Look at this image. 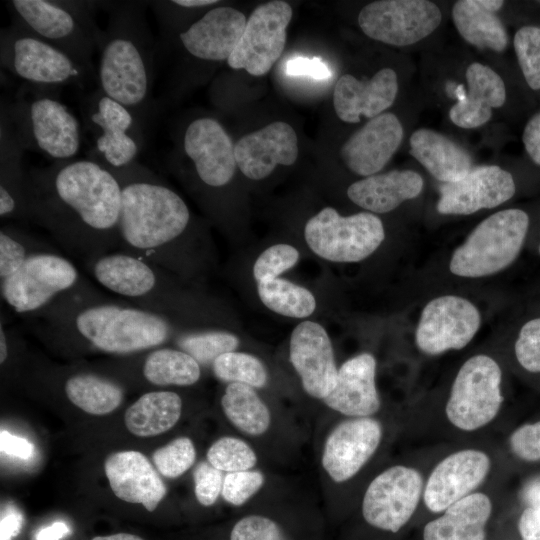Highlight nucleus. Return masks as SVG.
<instances>
[{
  "label": "nucleus",
  "mask_w": 540,
  "mask_h": 540,
  "mask_svg": "<svg viewBox=\"0 0 540 540\" xmlns=\"http://www.w3.org/2000/svg\"><path fill=\"white\" fill-rule=\"evenodd\" d=\"M212 370L221 381L246 384L253 388L264 387L268 379L266 368L257 357L237 351L219 356L213 362Z\"/></svg>",
  "instance_id": "41"
},
{
  "label": "nucleus",
  "mask_w": 540,
  "mask_h": 540,
  "mask_svg": "<svg viewBox=\"0 0 540 540\" xmlns=\"http://www.w3.org/2000/svg\"><path fill=\"white\" fill-rule=\"evenodd\" d=\"M304 236L309 248L323 259L358 262L381 245L385 232L380 218L372 213L344 217L325 207L307 221Z\"/></svg>",
  "instance_id": "12"
},
{
  "label": "nucleus",
  "mask_w": 540,
  "mask_h": 540,
  "mask_svg": "<svg viewBox=\"0 0 540 540\" xmlns=\"http://www.w3.org/2000/svg\"><path fill=\"white\" fill-rule=\"evenodd\" d=\"M49 88L32 86L11 102H1L25 151H34L62 162L73 160L81 148L78 118Z\"/></svg>",
  "instance_id": "6"
},
{
  "label": "nucleus",
  "mask_w": 540,
  "mask_h": 540,
  "mask_svg": "<svg viewBox=\"0 0 540 540\" xmlns=\"http://www.w3.org/2000/svg\"><path fill=\"white\" fill-rule=\"evenodd\" d=\"M423 489L417 469L404 465L387 468L370 482L364 493L363 520L374 529L397 533L416 511Z\"/></svg>",
  "instance_id": "14"
},
{
  "label": "nucleus",
  "mask_w": 540,
  "mask_h": 540,
  "mask_svg": "<svg viewBox=\"0 0 540 540\" xmlns=\"http://www.w3.org/2000/svg\"><path fill=\"white\" fill-rule=\"evenodd\" d=\"M409 143L411 155L439 181L456 182L471 170L469 154L454 141L434 130H416Z\"/></svg>",
  "instance_id": "32"
},
{
  "label": "nucleus",
  "mask_w": 540,
  "mask_h": 540,
  "mask_svg": "<svg viewBox=\"0 0 540 540\" xmlns=\"http://www.w3.org/2000/svg\"><path fill=\"white\" fill-rule=\"evenodd\" d=\"M424 185L420 174L412 170H393L374 174L351 184L349 199L375 213H387L404 201L416 198Z\"/></svg>",
  "instance_id": "29"
},
{
  "label": "nucleus",
  "mask_w": 540,
  "mask_h": 540,
  "mask_svg": "<svg viewBox=\"0 0 540 540\" xmlns=\"http://www.w3.org/2000/svg\"><path fill=\"white\" fill-rule=\"evenodd\" d=\"M174 155L185 158L196 181L207 189H221L233 179L237 163L235 145L223 125L212 116L186 122Z\"/></svg>",
  "instance_id": "13"
},
{
  "label": "nucleus",
  "mask_w": 540,
  "mask_h": 540,
  "mask_svg": "<svg viewBox=\"0 0 540 540\" xmlns=\"http://www.w3.org/2000/svg\"><path fill=\"white\" fill-rule=\"evenodd\" d=\"M258 295L270 310L287 317L304 318L316 308L313 294L288 280L274 278L258 282Z\"/></svg>",
  "instance_id": "38"
},
{
  "label": "nucleus",
  "mask_w": 540,
  "mask_h": 540,
  "mask_svg": "<svg viewBox=\"0 0 540 540\" xmlns=\"http://www.w3.org/2000/svg\"><path fill=\"white\" fill-rule=\"evenodd\" d=\"M441 19L439 7L430 1L380 0L362 8L358 24L371 39L393 46H408L430 35Z\"/></svg>",
  "instance_id": "15"
},
{
  "label": "nucleus",
  "mask_w": 540,
  "mask_h": 540,
  "mask_svg": "<svg viewBox=\"0 0 540 540\" xmlns=\"http://www.w3.org/2000/svg\"><path fill=\"white\" fill-rule=\"evenodd\" d=\"M221 406L227 419L243 433L259 436L270 427V411L249 385L229 383L221 397Z\"/></svg>",
  "instance_id": "37"
},
{
  "label": "nucleus",
  "mask_w": 540,
  "mask_h": 540,
  "mask_svg": "<svg viewBox=\"0 0 540 540\" xmlns=\"http://www.w3.org/2000/svg\"><path fill=\"white\" fill-rule=\"evenodd\" d=\"M298 139L286 122L276 121L246 134L235 144L237 167L249 179L261 180L279 164L289 166L298 157Z\"/></svg>",
  "instance_id": "23"
},
{
  "label": "nucleus",
  "mask_w": 540,
  "mask_h": 540,
  "mask_svg": "<svg viewBox=\"0 0 540 540\" xmlns=\"http://www.w3.org/2000/svg\"><path fill=\"white\" fill-rule=\"evenodd\" d=\"M182 413V399L173 391H150L127 408V429L139 437H151L171 429Z\"/></svg>",
  "instance_id": "33"
},
{
  "label": "nucleus",
  "mask_w": 540,
  "mask_h": 540,
  "mask_svg": "<svg viewBox=\"0 0 540 540\" xmlns=\"http://www.w3.org/2000/svg\"><path fill=\"white\" fill-rule=\"evenodd\" d=\"M247 19L230 6H215L179 34L184 52L200 62L227 61L242 37Z\"/></svg>",
  "instance_id": "22"
},
{
  "label": "nucleus",
  "mask_w": 540,
  "mask_h": 540,
  "mask_svg": "<svg viewBox=\"0 0 540 540\" xmlns=\"http://www.w3.org/2000/svg\"><path fill=\"white\" fill-rule=\"evenodd\" d=\"M24 148L5 111L0 109V217L28 221Z\"/></svg>",
  "instance_id": "30"
},
{
  "label": "nucleus",
  "mask_w": 540,
  "mask_h": 540,
  "mask_svg": "<svg viewBox=\"0 0 540 540\" xmlns=\"http://www.w3.org/2000/svg\"><path fill=\"white\" fill-rule=\"evenodd\" d=\"M522 140L530 158L540 166V112L527 122Z\"/></svg>",
  "instance_id": "53"
},
{
  "label": "nucleus",
  "mask_w": 540,
  "mask_h": 540,
  "mask_svg": "<svg viewBox=\"0 0 540 540\" xmlns=\"http://www.w3.org/2000/svg\"><path fill=\"white\" fill-rule=\"evenodd\" d=\"M292 14L291 6L285 1H269L257 6L227 60L228 66L234 70L244 69L253 76L265 75L283 53Z\"/></svg>",
  "instance_id": "16"
},
{
  "label": "nucleus",
  "mask_w": 540,
  "mask_h": 540,
  "mask_svg": "<svg viewBox=\"0 0 540 540\" xmlns=\"http://www.w3.org/2000/svg\"><path fill=\"white\" fill-rule=\"evenodd\" d=\"M89 283L59 252L31 257L18 271L0 280L2 300L17 314L33 316L60 297Z\"/></svg>",
  "instance_id": "9"
},
{
  "label": "nucleus",
  "mask_w": 540,
  "mask_h": 540,
  "mask_svg": "<svg viewBox=\"0 0 540 540\" xmlns=\"http://www.w3.org/2000/svg\"><path fill=\"white\" fill-rule=\"evenodd\" d=\"M518 529L522 540H540V508L528 506L519 518Z\"/></svg>",
  "instance_id": "55"
},
{
  "label": "nucleus",
  "mask_w": 540,
  "mask_h": 540,
  "mask_svg": "<svg viewBox=\"0 0 540 540\" xmlns=\"http://www.w3.org/2000/svg\"><path fill=\"white\" fill-rule=\"evenodd\" d=\"M514 193L515 183L508 171L495 165L480 166L441 187L437 210L441 214L469 215L497 207Z\"/></svg>",
  "instance_id": "20"
},
{
  "label": "nucleus",
  "mask_w": 540,
  "mask_h": 540,
  "mask_svg": "<svg viewBox=\"0 0 540 540\" xmlns=\"http://www.w3.org/2000/svg\"><path fill=\"white\" fill-rule=\"evenodd\" d=\"M491 512L489 496L474 492L428 522L423 530V540H484Z\"/></svg>",
  "instance_id": "31"
},
{
  "label": "nucleus",
  "mask_w": 540,
  "mask_h": 540,
  "mask_svg": "<svg viewBox=\"0 0 540 540\" xmlns=\"http://www.w3.org/2000/svg\"><path fill=\"white\" fill-rule=\"evenodd\" d=\"M138 369L147 384L159 387L191 386L201 376L200 364L192 356L162 346L146 350Z\"/></svg>",
  "instance_id": "36"
},
{
  "label": "nucleus",
  "mask_w": 540,
  "mask_h": 540,
  "mask_svg": "<svg viewBox=\"0 0 540 540\" xmlns=\"http://www.w3.org/2000/svg\"><path fill=\"white\" fill-rule=\"evenodd\" d=\"M299 259L298 250L288 244H276L263 251L253 266V275L257 282L277 278L278 275L293 267Z\"/></svg>",
  "instance_id": "46"
},
{
  "label": "nucleus",
  "mask_w": 540,
  "mask_h": 540,
  "mask_svg": "<svg viewBox=\"0 0 540 540\" xmlns=\"http://www.w3.org/2000/svg\"><path fill=\"white\" fill-rule=\"evenodd\" d=\"M264 476L258 470L229 472L223 480L221 495L233 506L245 504L263 485Z\"/></svg>",
  "instance_id": "47"
},
{
  "label": "nucleus",
  "mask_w": 540,
  "mask_h": 540,
  "mask_svg": "<svg viewBox=\"0 0 540 540\" xmlns=\"http://www.w3.org/2000/svg\"><path fill=\"white\" fill-rule=\"evenodd\" d=\"M491 460L478 449H462L444 457L431 471L424 489L426 507L443 512L462 498L474 493L489 474Z\"/></svg>",
  "instance_id": "19"
},
{
  "label": "nucleus",
  "mask_w": 540,
  "mask_h": 540,
  "mask_svg": "<svg viewBox=\"0 0 540 540\" xmlns=\"http://www.w3.org/2000/svg\"><path fill=\"white\" fill-rule=\"evenodd\" d=\"M480 323V313L469 300L456 295L437 297L421 312L416 345L427 355L462 349L473 339Z\"/></svg>",
  "instance_id": "17"
},
{
  "label": "nucleus",
  "mask_w": 540,
  "mask_h": 540,
  "mask_svg": "<svg viewBox=\"0 0 540 540\" xmlns=\"http://www.w3.org/2000/svg\"><path fill=\"white\" fill-rule=\"evenodd\" d=\"M375 374L376 360L372 354L361 353L348 359L338 369L336 384L324 403L351 418L371 417L381 406Z\"/></svg>",
  "instance_id": "27"
},
{
  "label": "nucleus",
  "mask_w": 540,
  "mask_h": 540,
  "mask_svg": "<svg viewBox=\"0 0 540 540\" xmlns=\"http://www.w3.org/2000/svg\"><path fill=\"white\" fill-rule=\"evenodd\" d=\"M44 252H58L46 241L14 226L0 230V280L18 271L31 257Z\"/></svg>",
  "instance_id": "39"
},
{
  "label": "nucleus",
  "mask_w": 540,
  "mask_h": 540,
  "mask_svg": "<svg viewBox=\"0 0 540 540\" xmlns=\"http://www.w3.org/2000/svg\"><path fill=\"white\" fill-rule=\"evenodd\" d=\"M525 499L529 507L540 508V479L534 480L527 486Z\"/></svg>",
  "instance_id": "57"
},
{
  "label": "nucleus",
  "mask_w": 540,
  "mask_h": 540,
  "mask_svg": "<svg viewBox=\"0 0 540 540\" xmlns=\"http://www.w3.org/2000/svg\"><path fill=\"white\" fill-rule=\"evenodd\" d=\"M108 13L98 45L99 89L126 106L146 128L154 117L157 44L146 19L148 1H99Z\"/></svg>",
  "instance_id": "4"
},
{
  "label": "nucleus",
  "mask_w": 540,
  "mask_h": 540,
  "mask_svg": "<svg viewBox=\"0 0 540 540\" xmlns=\"http://www.w3.org/2000/svg\"><path fill=\"white\" fill-rule=\"evenodd\" d=\"M109 485L119 499L154 511L166 495V486L146 456L138 451L109 455L104 464Z\"/></svg>",
  "instance_id": "26"
},
{
  "label": "nucleus",
  "mask_w": 540,
  "mask_h": 540,
  "mask_svg": "<svg viewBox=\"0 0 540 540\" xmlns=\"http://www.w3.org/2000/svg\"><path fill=\"white\" fill-rule=\"evenodd\" d=\"M468 90L457 93L458 102L450 111V120L458 127L472 129L486 124L492 109L505 103L502 78L492 68L479 62L470 64L465 73Z\"/></svg>",
  "instance_id": "28"
},
{
  "label": "nucleus",
  "mask_w": 540,
  "mask_h": 540,
  "mask_svg": "<svg viewBox=\"0 0 540 540\" xmlns=\"http://www.w3.org/2000/svg\"><path fill=\"white\" fill-rule=\"evenodd\" d=\"M25 196L28 221L85 262L117 248L121 185L101 163L86 158L33 168Z\"/></svg>",
  "instance_id": "1"
},
{
  "label": "nucleus",
  "mask_w": 540,
  "mask_h": 540,
  "mask_svg": "<svg viewBox=\"0 0 540 540\" xmlns=\"http://www.w3.org/2000/svg\"><path fill=\"white\" fill-rule=\"evenodd\" d=\"M207 461L220 471L236 472L250 470L257 462L253 449L236 437H222L207 451Z\"/></svg>",
  "instance_id": "42"
},
{
  "label": "nucleus",
  "mask_w": 540,
  "mask_h": 540,
  "mask_svg": "<svg viewBox=\"0 0 540 540\" xmlns=\"http://www.w3.org/2000/svg\"><path fill=\"white\" fill-rule=\"evenodd\" d=\"M539 252H540V247H539Z\"/></svg>",
  "instance_id": "59"
},
{
  "label": "nucleus",
  "mask_w": 540,
  "mask_h": 540,
  "mask_svg": "<svg viewBox=\"0 0 540 540\" xmlns=\"http://www.w3.org/2000/svg\"><path fill=\"white\" fill-rule=\"evenodd\" d=\"M397 92V74L391 68H383L372 78L363 80L345 74L334 88V110L347 123L360 122L361 115L372 119L394 103Z\"/></svg>",
  "instance_id": "25"
},
{
  "label": "nucleus",
  "mask_w": 540,
  "mask_h": 540,
  "mask_svg": "<svg viewBox=\"0 0 540 540\" xmlns=\"http://www.w3.org/2000/svg\"><path fill=\"white\" fill-rule=\"evenodd\" d=\"M176 346L192 356L200 365H212L222 354L235 351L239 338L222 330L179 332L173 339Z\"/></svg>",
  "instance_id": "40"
},
{
  "label": "nucleus",
  "mask_w": 540,
  "mask_h": 540,
  "mask_svg": "<svg viewBox=\"0 0 540 540\" xmlns=\"http://www.w3.org/2000/svg\"><path fill=\"white\" fill-rule=\"evenodd\" d=\"M82 111L94 140L88 158L111 169L137 161L145 143V128L126 106L97 88L85 98Z\"/></svg>",
  "instance_id": "10"
},
{
  "label": "nucleus",
  "mask_w": 540,
  "mask_h": 540,
  "mask_svg": "<svg viewBox=\"0 0 540 540\" xmlns=\"http://www.w3.org/2000/svg\"><path fill=\"white\" fill-rule=\"evenodd\" d=\"M47 341L68 348L127 356L163 346L181 332L165 315L106 299L90 284L31 316Z\"/></svg>",
  "instance_id": "2"
},
{
  "label": "nucleus",
  "mask_w": 540,
  "mask_h": 540,
  "mask_svg": "<svg viewBox=\"0 0 540 540\" xmlns=\"http://www.w3.org/2000/svg\"><path fill=\"white\" fill-rule=\"evenodd\" d=\"M70 533V527L63 521H56L40 529L35 540H60Z\"/></svg>",
  "instance_id": "56"
},
{
  "label": "nucleus",
  "mask_w": 540,
  "mask_h": 540,
  "mask_svg": "<svg viewBox=\"0 0 540 540\" xmlns=\"http://www.w3.org/2000/svg\"><path fill=\"white\" fill-rule=\"evenodd\" d=\"M15 23L60 49L92 74L102 30L96 22L99 1H7Z\"/></svg>",
  "instance_id": "5"
},
{
  "label": "nucleus",
  "mask_w": 540,
  "mask_h": 540,
  "mask_svg": "<svg viewBox=\"0 0 540 540\" xmlns=\"http://www.w3.org/2000/svg\"><path fill=\"white\" fill-rule=\"evenodd\" d=\"M290 361L307 394L324 399L331 393L338 369L330 338L320 324L304 321L295 327L290 338Z\"/></svg>",
  "instance_id": "21"
},
{
  "label": "nucleus",
  "mask_w": 540,
  "mask_h": 540,
  "mask_svg": "<svg viewBox=\"0 0 540 540\" xmlns=\"http://www.w3.org/2000/svg\"><path fill=\"white\" fill-rule=\"evenodd\" d=\"M0 64L39 88L83 86L92 75L69 55L15 23L1 29Z\"/></svg>",
  "instance_id": "8"
},
{
  "label": "nucleus",
  "mask_w": 540,
  "mask_h": 540,
  "mask_svg": "<svg viewBox=\"0 0 540 540\" xmlns=\"http://www.w3.org/2000/svg\"><path fill=\"white\" fill-rule=\"evenodd\" d=\"M382 439V426L372 417H353L340 422L328 435L322 466L336 483L353 478L374 455Z\"/></svg>",
  "instance_id": "18"
},
{
  "label": "nucleus",
  "mask_w": 540,
  "mask_h": 540,
  "mask_svg": "<svg viewBox=\"0 0 540 540\" xmlns=\"http://www.w3.org/2000/svg\"><path fill=\"white\" fill-rule=\"evenodd\" d=\"M529 226L523 210L506 209L479 223L453 253L449 269L461 277H483L508 267L518 256Z\"/></svg>",
  "instance_id": "7"
},
{
  "label": "nucleus",
  "mask_w": 540,
  "mask_h": 540,
  "mask_svg": "<svg viewBox=\"0 0 540 540\" xmlns=\"http://www.w3.org/2000/svg\"><path fill=\"white\" fill-rule=\"evenodd\" d=\"M92 540H144L139 536L129 533H117L108 536H97Z\"/></svg>",
  "instance_id": "58"
},
{
  "label": "nucleus",
  "mask_w": 540,
  "mask_h": 540,
  "mask_svg": "<svg viewBox=\"0 0 540 540\" xmlns=\"http://www.w3.org/2000/svg\"><path fill=\"white\" fill-rule=\"evenodd\" d=\"M108 169L122 191L117 249L165 270H181L183 241L192 225L185 201L138 161Z\"/></svg>",
  "instance_id": "3"
},
{
  "label": "nucleus",
  "mask_w": 540,
  "mask_h": 540,
  "mask_svg": "<svg viewBox=\"0 0 540 540\" xmlns=\"http://www.w3.org/2000/svg\"><path fill=\"white\" fill-rule=\"evenodd\" d=\"M62 388L74 406L92 415L111 413L124 398V388L118 381L89 371L67 374Z\"/></svg>",
  "instance_id": "34"
},
{
  "label": "nucleus",
  "mask_w": 540,
  "mask_h": 540,
  "mask_svg": "<svg viewBox=\"0 0 540 540\" xmlns=\"http://www.w3.org/2000/svg\"><path fill=\"white\" fill-rule=\"evenodd\" d=\"M502 371L488 355L470 357L460 367L445 406L448 421L471 432L492 422L503 403Z\"/></svg>",
  "instance_id": "11"
},
{
  "label": "nucleus",
  "mask_w": 540,
  "mask_h": 540,
  "mask_svg": "<svg viewBox=\"0 0 540 540\" xmlns=\"http://www.w3.org/2000/svg\"><path fill=\"white\" fill-rule=\"evenodd\" d=\"M0 449L6 455L23 460L30 459L35 453V447L29 440L4 429L0 432Z\"/></svg>",
  "instance_id": "52"
},
{
  "label": "nucleus",
  "mask_w": 540,
  "mask_h": 540,
  "mask_svg": "<svg viewBox=\"0 0 540 540\" xmlns=\"http://www.w3.org/2000/svg\"><path fill=\"white\" fill-rule=\"evenodd\" d=\"M403 127L393 113L370 119L340 148V157L355 174L371 176L379 172L399 148Z\"/></svg>",
  "instance_id": "24"
},
{
  "label": "nucleus",
  "mask_w": 540,
  "mask_h": 540,
  "mask_svg": "<svg viewBox=\"0 0 540 540\" xmlns=\"http://www.w3.org/2000/svg\"><path fill=\"white\" fill-rule=\"evenodd\" d=\"M515 355L529 372H540V318L523 325L515 343Z\"/></svg>",
  "instance_id": "48"
},
{
  "label": "nucleus",
  "mask_w": 540,
  "mask_h": 540,
  "mask_svg": "<svg viewBox=\"0 0 540 540\" xmlns=\"http://www.w3.org/2000/svg\"><path fill=\"white\" fill-rule=\"evenodd\" d=\"M511 451L528 462L540 460V421L521 425L509 438Z\"/></svg>",
  "instance_id": "50"
},
{
  "label": "nucleus",
  "mask_w": 540,
  "mask_h": 540,
  "mask_svg": "<svg viewBox=\"0 0 540 540\" xmlns=\"http://www.w3.org/2000/svg\"><path fill=\"white\" fill-rule=\"evenodd\" d=\"M196 450L188 437H178L158 448L152 455L156 469L166 478L184 474L195 462Z\"/></svg>",
  "instance_id": "45"
},
{
  "label": "nucleus",
  "mask_w": 540,
  "mask_h": 540,
  "mask_svg": "<svg viewBox=\"0 0 540 540\" xmlns=\"http://www.w3.org/2000/svg\"><path fill=\"white\" fill-rule=\"evenodd\" d=\"M228 540H296L277 519L264 514H248L232 526Z\"/></svg>",
  "instance_id": "44"
},
{
  "label": "nucleus",
  "mask_w": 540,
  "mask_h": 540,
  "mask_svg": "<svg viewBox=\"0 0 540 540\" xmlns=\"http://www.w3.org/2000/svg\"><path fill=\"white\" fill-rule=\"evenodd\" d=\"M194 492L198 502L205 507L212 506L218 499L223 485L222 471L208 461L200 462L193 472Z\"/></svg>",
  "instance_id": "49"
},
{
  "label": "nucleus",
  "mask_w": 540,
  "mask_h": 540,
  "mask_svg": "<svg viewBox=\"0 0 540 540\" xmlns=\"http://www.w3.org/2000/svg\"><path fill=\"white\" fill-rule=\"evenodd\" d=\"M23 515L13 505L5 507L0 520V540H13L22 529Z\"/></svg>",
  "instance_id": "54"
},
{
  "label": "nucleus",
  "mask_w": 540,
  "mask_h": 540,
  "mask_svg": "<svg viewBox=\"0 0 540 540\" xmlns=\"http://www.w3.org/2000/svg\"><path fill=\"white\" fill-rule=\"evenodd\" d=\"M452 18L458 33L469 44L496 52H502L507 47L508 35L503 23L480 0L455 2Z\"/></svg>",
  "instance_id": "35"
},
{
  "label": "nucleus",
  "mask_w": 540,
  "mask_h": 540,
  "mask_svg": "<svg viewBox=\"0 0 540 540\" xmlns=\"http://www.w3.org/2000/svg\"><path fill=\"white\" fill-rule=\"evenodd\" d=\"M513 44L525 81L531 89L540 90V27H521Z\"/></svg>",
  "instance_id": "43"
},
{
  "label": "nucleus",
  "mask_w": 540,
  "mask_h": 540,
  "mask_svg": "<svg viewBox=\"0 0 540 540\" xmlns=\"http://www.w3.org/2000/svg\"><path fill=\"white\" fill-rule=\"evenodd\" d=\"M285 72L289 76H309L314 79H326L331 76L328 66L318 58L290 59L286 63Z\"/></svg>",
  "instance_id": "51"
}]
</instances>
